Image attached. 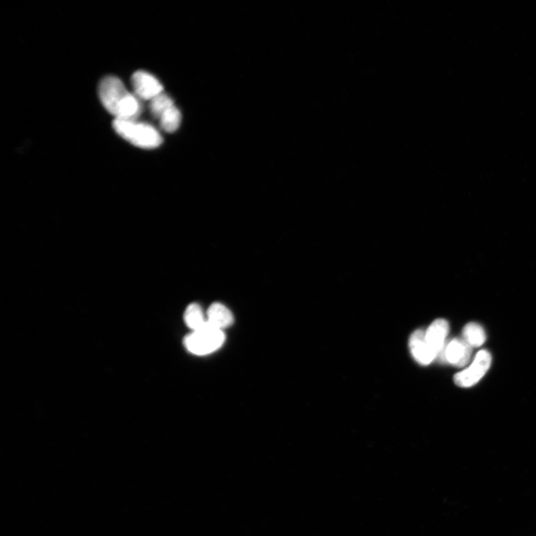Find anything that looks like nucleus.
Returning <instances> with one entry per match:
<instances>
[{"mask_svg":"<svg viewBox=\"0 0 536 536\" xmlns=\"http://www.w3.org/2000/svg\"><path fill=\"white\" fill-rule=\"evenodd\" d=\"M99 96L105 109L116 119L135 120L142 112L140 99L116 77L107 76L102 80Z\"/></svg>","mask_w":536,"mask_h":536,"instance_id":"1","label":"nucleus"},{"mask_svg":"<svg viewBox=\"0 0 536 536\" xmlns=\"http://www.w3.org/2000/svg\"><path fill=\"white\" fill-rule=\"evenodd\" d=\"M113 127L120 137L143 150H153L163 143V138L152 126L135 120L116 119Z\"/></svg>","mask_w":536,"mask_h":536,"instance_id":"2","label":"nucleus"},{"mask_svg":"<svg viewBox=\"0 0 536 536\" xmlns=\"http://www.w3.org/2000/svg\"><path fill=\"white\" fill-rule=\"evenodd\" d=\"M225 341L223 330L209 324L204 328L192 331L184 339L188 351L196 355H206L220 348Z\"/></svg>","mask_w":536,"mask_h":536,"instance_id":"3","label":"nucleus"},{"mask_svg":"<svg viewBox=\"0 0 536 536\" xmlns=\"http://www.w3.org/2000/svg\"><path fill=\"white\" fill-rule=\"evenodd\" d=\"M491 365V354L487 351H481L470 366L454 375V383L461 387L473 386L485 377Z\"/></svg>","mask_w":536,"mask_h":536,"instance_id":"4","label":"nucleus"},{"mask_svg":"<svg viewBox=\"0 0 536 536\" xmlns=\"http://www.w3.org/2000/svg\"><path fill=\"white\" fill-rule=\"evenodd\" d=\"M131 83L134 93L140 99L152 101L160 94L164 93V87L159 80L145 71L133 73Z\"/></svg>","mask_w":536,"mask_h":536,"instance_id":"5","label":"nucleus"},{"mask_svg":"<svg viewBox=\"0 0 536 536\" xmlns=\"http://www.w3.org/2000/svg\"><path fill=\"white\" fill-rule=\"evenodd\" d=\"M411 354L418 363L423 366L429 365L437 358L425 341V332L422 329L415 331L409 340Z\"/></svg>","mask_w":536,"mask_h":536,"instance_id":"6","label":"nucleus"},{"mask_svg":"<svg viewBox=\"0 0 536 536\" xmlns=\"http://www.w3.org/2000/svg\"><path fill=\"white\" fill-rule=\"evenodd\" d=\"M449 332V325L444 319H436L425 331V341L436 356L444 348Z\"/></svg>","mask_w":536,"mask_h":536,"instance_id":"7","label":"nucleus"},{"mask_svg":"<svg viewBox=\"0 0 536 536\" xmlns=\"http://www.w3.org/2000/svg\"><path fill=\"white\" fill-rule=\"evenodd\" d=\"M472 348L463 339H453L446 348L444 358L449 364L463 367L470 360Z\"/></svg>","mask_w":536,"mask_h":536,"instance_id":"8","label":"nucleus"},{"mask_svg":"<svg viewBox=\"0 0 536 536\" xmlns=\"http://www.w3.org/2000/svg\"><path fill=\"white\" fill-rule=\"evenodd\" d=\"M209 325L221 330L230 327L234 322V317L229 308L219 303L212 304L207 312Z\"/></svg>","mask_w":536,"mask_h":536,"instance_id":"9","label":"nucleus"},{"mask_svg":"<svg viewBox=\"0 0 536 536\" xmlns=\"http://www.w3.org/2000/svg\"><path fill=\"white\" fill-rule=\"evenodd\" d=\"M184 320L186 326L193 331L202 329L208 324L207 315L197 303H192L186 307Z\"/></svg>","mask_w":536,"mask_h":536,"instance_id":"10","label":"nucleus"},{"mask_svg":"<svg viewBox=\"0 0 536 536\" xmlns=\"http://www.w3.org/2000/svg\"><path fill=\"white\" fill-rule=\"evenodd\" d=\"M158 119L161 128L166 132L173 133L179 128L181 124L182 115L178 107L173 105L161 115Z\"/></svg>","mask_w":536,"mask_h":536,"instance_id":"11","label":"nucleus"},{"mask_svg":"<svg viewBox=\"0 0 536 536\" xmlns=\"http://www.w3.org/2000/svg\"><path fill=\"white\" fill-rule=\"evenodd\" d=\"M463 340L471 347H480L487 340L486 332L480 325L469 323L463 331Z\"/></svg>","mask_w":536,"mask_h":536,"instance_id":"12","label":"nucleus"},{"mask_svg":"<svg viewBox=\"0 0 536 536\" xmlns=\"http://www.w3.org/2000/svg\"><path fill=\"white\" fill-rule=\"evenodd\" d=\"M173 105L171 98L166 94L162 93L150 101V109L152 116L158 119L161 115Z\"/></svg>","mask_w":536,"mask_h":536,"instance_id":"13","label":"nucleus"}]
</instances>
